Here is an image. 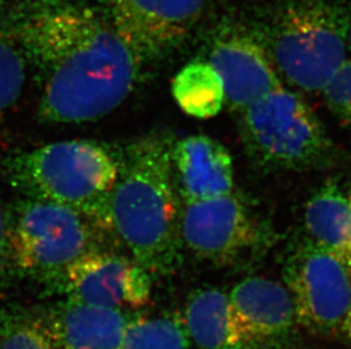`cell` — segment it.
<instances>
[{
  "label": "cell",
  "mask_w": 351,
  "mask_h": 349,
  "mask_svg": "<svg viewBox=\"0 0 351 349\" xmlns=\"http://www.w3.org/2000/svg\"><path fill=\"white\" fill-rule=\"evenodd\" d=\"M122 164V148L73 140L15 152L3 162L10 185L24 198L77 211L112 231L110 198Z\"/></svg>",
  "instance_id": "4"
},
{
  "label": "cell",
  "mask_w": 351,
  "mask_h": 349,
  "mask_svg": "<svg viewBox=\"0 0 351 349\" xmlns=\"http://www.w3.org/2000/svg\"><path fill=\"white\" fill-rule=\"evenodd\" d=\"M103 231L77 211L23 196L10 211V264L58 287L74 261L104 248Z\"/></svg>",
  "instance_id": "6"
},
{
  "label": "cell",
  "mask_w": 351,
  "mask_h": 349,
  "mask_svg": "<svg viewBox=\"0 0 351 349\" xmlns=\"http://www.w3.org/2000/svg\"><path fill=\"white\" fill-rule=\"evenodd\" d=\"M207 0H106L107 20L148 65L189 34Z\"/></svg>",
  "instance_id": "9"
},
{
  "label": "cell",
  "mask_w": 351,
  "mask_h": 349,
  "mask_svg": "<svg viewBox=\"0 0 351 349\" xmlns=\"http://www.w3.org/2000/svg\"><path fill=\"white\" fill-rule=\"evenodd\" d=\"M3 0H0V5H1V3H3Z\"/></svg>",
  "instance_id": "26"
},
{
  "label": "cell",
  "mask_w": 351,
  "mask_h": 349,
  "mask_svg": "<svg viewBox=\"0 0 351 349\" xmlns=\"http://www.w3.org/2000/svg\"><path fill=\"white\" fill-rule=\"evenodd\" d=\"M307 241L338 257L351 274V209L335 181L309 198L304 214Z\"/></svg>",
  "instance_id": "15"
},
{
  "label": "cell",
  "mask_w": 351,
  "mask_h": 349,
  "mask_svg": "<svg viewBox=\"0 0 351 349\" xmlns=\"http://www.w3.org/2000/svg\"><path fill=\"white\" fill-rule=\"evenodd\" d=\"M322 93L332 114L351 131V60L342 64Z\"/></svg>",
  "instance_id": "21"
},
{
  "label": "cell",
  "mask_w": 351,
  "mask_h": 349,
  "mask_svg": "<svg viewBox=\"0 0 351 349\" xmlns=\"http://www.w3.org/2000/svg\"><path fill=\"white\" fill-rule=\"evenodd\" d=\"M346 0H255L248 31L274 70L305 92H322L347 56Z\"/></svg>",
  "instance_id": "3"
},
{
  "label": "cell",
  "mask_w": 351,
  "mask_h": 349,
  "mask_svg": "<svg viewBox=\"0 0 351 349\" xmlns=\"http://www.w3.org/2000/svg\"><path fill=\"white\" fill-rule=\"evenodd\" d=\"M183 322L198 349H245L229 295L214 288L199 289L186 302Z\"/></svg>",
  "instance_id": "16"
},
{
  "label": "cell",
  "mask_w": 351,
  "mask_h": 349,
  "mask_svg": "<svg viewBox=\"0 0 351 349\" xmlns=\"http://www.w3.org/2000/svg\"><path fill=\"white\" fill-rule=\"evenodd\" d=\"M348 201H349V205H350V209H351V188H350V193H349Z\"/></svg>",
  "instance_id": "25"
},
{
  "label": "cell",
  "mask_w": 351,
  "mask_h": 349,
  "mask_svg": "<svg viewBox=\"0 0 351 349\" xmlns=\"http://www.w3.org/2000/svg\"><path fill=\"white\" fill-rule=\"evenodd\" d=\"M181 237L183 247L200 260L228 266L258 250L266 236L232 192L205 201L183 202Z\"/></svg>",
  "instance_id": "8"
},
{
  "label": "cell",
  "mask_w": 351,
  "mask_h": 349,
  "mask_svg": "<svg viewBox=\"0 0 351 349\" xmlns=\"http://www.w3.org/2000/svg\"><path fill=\"white\" fill-rule=\"evenodd\" d=\"M209 65L222 79L226 101L235 110L281 88L271 60L248 30H226L216 38Z\"/></svg>",
  "instance_id": "11"
},
{
  "label": "cell",
  "mask_w": 351,
  "mask_h": 349,
  "mask_svg": "<svg viewBox=\"0 0 351 349\" xmlns=\"http://www.w3.org/2000/svg\"><path fill=\"white\" fill-rule=\"evenodd\" d=\"M174 139L153 132L122 148L110 198L112 231L141 267L167 276L182 263L180 193L173 168Z\"/></svg>",
  "instance_id": "2"
},
{
  "label": "cell",
  "mask_w": 351,
  "mask_h": 349,
  "mask_svg": "<svg viewBox=\"0 0 351 349\" xmlns=\"http://www.w3.org/2000/svg\"><path fill=\"white\" fill-rule=\"evenodd\" d=\"M29 63L13 31L0 25V119L16 105L23 94Z\"/></svg>",
  "instance_id": "20"
},
{
  "label": "cell",
  "mask_w": 351,
  "mask_h": 349,
  "mask_svg": "<svg viewBox=\"0 0 351 349\" xmlns=\"http://www.w3.org/2000/svg\"><path fill=\"white\" fill-rule=\"evenodd\" d=\"M229 300L245 347L288 336L297 323L291 294L275 280H242L233 288Z\"/></svg>",
  "instance_id": "12"
},
{
  "label": "cell",
  "mask_w": 351,
  "mask_h": 349,
  "mask_svg": "<svg viewBox=\"0 0 351 349\" xmlns=\"http://www.w3.org/2000/svg\"><path fill=\"white\" fill-rule=\"evenodd\" d=\"M186 324L181 316H134L130 320L121 349H189Z\"/></svg>",
  "instance_id": "19"
},
{
  "label": "cell",
  "mask_w": 351,
  "mask_h": 349,
  "mask_svg": "<svg viewBox=\"0 0 351 349\" xmlns=\"http://www.w3.org/2000/svg\"><path fill=\"white\" fill-rule=\"evenodd\" d=\"M12 31L37 72L43 122L103 118L132 96L149 66L106 17L74 0H36Z\"/></svg>",
  "instance_id": "1"
},
{
  "label": "cell",
  "mask_w": 351,
  "mask_h": 349,
  "mask_svg": "<svg viewBox=\"0 0 351 349\" xmlns=\"http://www.w3.org/2000/svg\"><path fill=\"white\" fill-rule=\"evenodd\" d=\"M173 168L183 202L205 201L233 192L232 157L210 136L199 134L176 141Z\"/></svg>",
  "instance_id": "13"
},
{
  "label": "cell",
  "mask_w": 351,
  "mask_h": 349,
  "mask_svg": "<svg viewBox=\"0 0 351 349\" xmlns=\"http://www.w3.org/2000/svg\"><path fill=\"white\" fill-rule=\"evenodd\" d=\"M341 330L346 333V336L348 337L351 341V307L348 314L346 316L345 321L342 323Z\"/></svg>",
  "instance_id": "23"
},
{
  "label": "cell",
  "mask_w": 351,
  "mask_h": 349,
  "mask_svg": "<svg viewBox=\"0 0 351 349\" xmlns=\"http://www.w3.org/2000/svg\"><path fill=\"white\" fill-rule=\"evenodd\" d=\"M43 315L65 349H121L131 316L67 298Z\"/></svg>",
  "instance_id": "14"
},
{
  "label": "cell",
  "mask_w": 351,
  "mask_h": 349,
  "mask_svg": "<svg viewBox=\"0 0 351 349\" xmlns=\"http://www.w3.org/2000/svg\"><path fill=\"white\" fill-rule=\"evenodd\" d=\"M0 349H65L43 313L0 310Z\"/></svg>",
  "instance_id": "18"
},
{
  "label": "cell",
  "mask_w": 351,
  "mask_h": 349,
  "mask_svg": "<svg viewBox=\"0 0 351 349\" xmlns=\"http://www.w3.org/2000/svg\"><path fill=\"white\" fill-rule=\"evenodd\" d=\"M58 288L80 303L138 309L149 300L152 276L133 257L99 248L74 261Z\"/></svg>",
  "instance_id": "10"
},
{
  "label": "cell",
  "mask_w": 351,
  "mask_h": 349,
  "mask_svg": "<svg viewBox=\"0 0 351 349\" xmlns=\"http://www.w3.org/2000/svg\"><path fill=\"white\" fill-rule=\"evenodd\" d=\"M10 267V211H7L0 200V276Z\"/></svg>",
  "instance_id": "22"
},
{
  "label": "cell",
  "mask_w": 351,
  "mask_h": 349,
  "mask_svg": "<svg viewBox=\"0 0 351 349\" xmlns=\"http://www.w3.org/2000/svg\"><path fill=\"white\" fill-rule=\"evenodd\" d=\"M239 129L245 153L263 170H318L337 159V148L317 114L283 86L241 109Z\"/></svg>",
  "instance_id": "5"
},
{
  "label": "cell",
  "mask_w": 351,
  "mask_h": 349,
  "mask_svg": "<svg viewBox=\"0 0 351 349\" xmlns=\"http://www.w3.org/2000/svg\"><path fill=\"white\" fill-rule=\"evenodd\" d=\"M283 278L297 323L321 335L341 329L351 307V274L338 257L302 242L287 259Z\"/></svg>",
  "instance_id": "7"
},
{
  "label": "cell",
  "mask_w": 351,
  "mask_h": 349,
  "mask_svg": "<svg viewBox=\"0 0 351 349\" xmlns=\"http://www.w3.org/2000/svg\"><path fill=\"white\" fill-rule=\"evenodd\" d=\"M172 93L182 112L198 119L212 118L226 103L222 79L205 62L183 67L173 81Z\"/></svg>",
  "instance_id": "17"
},
{
  "label": "cell",
  "mask_w": 351,
  "mask_h": 349,
  "mask_svg": "<svg viewBox=\"0 0 351 349\" xmlns=\"http://www.w3.org/2000/svg\"><path fill=\"white\" fill-rule=\"evenodd\" d=\"M347 44H348V48H350L351 50V8L350 15H349L348 34H347Z\"/></svg>",
  "instance_id": "24"
}]
</instances>
